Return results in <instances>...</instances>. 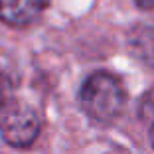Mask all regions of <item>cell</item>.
Instances as JSON below:
<instances>
[{
    "label": "cell",
    "instance_id": "obj_2",
    "mask_svg": "<svg viewBox=\"0 0 154 154\" xmlns=\"http://www.w3.org/2000/svg\"><path fill=\"white\" fill-rule=\"evenodd\" d=\"M0 117V134L14 148H28L36 142L42 122L40 115L24 103H12L2 107Z\"/></svg>",
    "mask_w": 154,
    "mask_h": 154
},
{
    "label": "cell",
    "instance_id": "obj_1",
    "mask_svg": "<svg viewBox=\"0 0 154 154\" xmlns=\"http://www.w3.org/2000/svg\"><path fill=\"white\" fill-rule=\"evenodd\" d=\"M83 113L95 122H111L127 105V91L113 73L95 71L85 79L79 91Z\"/></svg>",
    "mask_w": 154,
    "mask_h": 154
},
{
    "label": "cell",
    "instance_id": "obj_3",
    "mask_svg": "<svg viewBox=\"0 0 154 154\" xmlns=\"http://www.w3.org/2000/svg\"><path fill=\"white\" fill-rule=\"evenodd\" d=\"M48 0H0V22L10 28H28L42 18Z\"/></svg>",
    "mask_w": 154,
    "mask_h": 154
},
{
    "label": "cell",
    "instance_id": "obj_7",
    "mask_svg": "<svg viewBox=\"0 0 154 154\" xmlns=\"http://www.w3.org/2000/svg\"><path fill=\"white\" fill-rule=\"evenodd\" d=\"M150 142H152V146H154V125L150 127Z\"/></svg>",
    "mask_w": 154,
    "mask_h": 154
},
{
    "label": "cell",
    "instance_id": "obj_4",
    "mask_svg": "<svg viewBox=\"0 0 154 154\" xmlns=\"http://www.w3.org/2000/svg\"><path fill=\"white\" fill-rule=\"evenodd\" d=\"M128 50L138 61L154 67V22L136 24L128 34Z\"/></svg>",
    "mask_w": 154,
    "mask_h": 154
},
{
    "label": "cell",
    "instance_id": "obj_5",
    "mask_svg": "<svg viewBox=\"0 0 154 154\" xmlns=\"http://www.w3.org/2000/svg\"><path fill=\"white\" fill-rule=\"evenodd\" d=\"M6 99H8V81H6L4 73L0 71V111L6 105Z\"/></svg>",
    "mask_w": 154,
    "mask_h": 154
},
{
    "label": "cell",
    "instance_id": "obj_6",
    "mask_svg": "<svg viewBox=\"0 0 154 154\" xmlns=\"http://www.w3.org/2000/svg\"><path fill=\"white\" fill-rule=\"evenodd\" d=\"M134 4L142 10H152L154 8V0H134Z\"/></svg>",
    "mask_w": 154,
    "mask_h": 154
}]
</instances>
